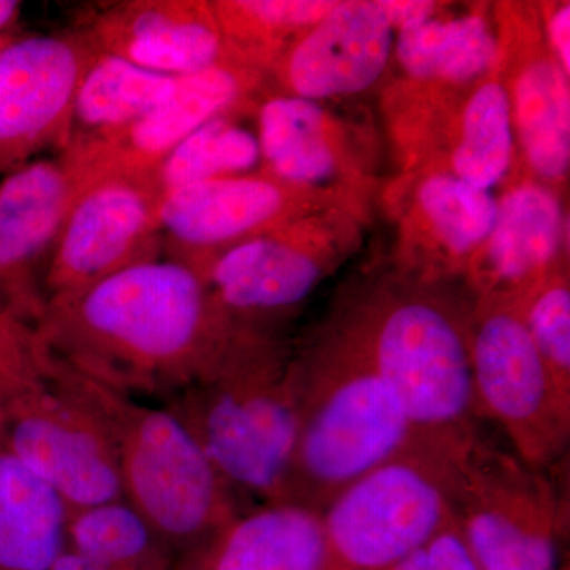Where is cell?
Listing matches in <instances>:
<instances>
[{
  "label": "cell",
  "mask_w": 570,
  "mask_h": 570,
  "mask_svg": "<svg viewBox=\"0 0 570 570\" xmlns=\"http://www.w3.org/2000/svg\"><path fill=\"white\" fill-rule=\"evenodd\" d=\"M239 322L217 303L204 276L159 257L50 303L36 330L82 376L163 403L204 376Z\"/></svg>",
  "instance_id": "1"
},
{
  "label": "cell",
  "mask_w": 570,
  "mask_h": 570,
  "mask_svg": "<svg viewBox=\"0 0 570 570\" xmlns=\"http://www.w3.org/2000/svg\"><path fill=\"white\" fill-rule=\"evenodd\" d=\"M292 362L273 337L239 322L208 371L163 401L245 499L283 502L298 433Z\"/></svg>",
  "instance_id": "2"
},
{
  "label": "cell",
  "mask_w": 570,
  "mask_h": 570,
  "mask_svg": "<svg viewBox=\"0 0 570 570\" xmlns=\"http://www.w3.org/2000/svg\"><path fill=\"white\" fill-rule=\"evenodd\" d=\"M298 433L285 502L321 510L419 441L406 412L347 336L292 362Z\"/></svg>",
  "instance_id": "3"
},
{
  "label": "cell",
  "mask_w": 570,
  "mask_h": 570,
  "mask_svg": "<svg viewBox=\"0 0 570 570\" xmlns=\"http://www.w3.org/2000/svg\"><path fill=\"white\" fill-rule=\"evenodd\" d=\"M85 381L115 439L124 499L176 558L250 509L174 412Z\"/></svg>",
  "instance_id": "4"
},
{
  "label": "cell",
  "mask_w": 570,
  "mask_h": 570,
  "mask_svg": "<svg viewBox=\"0 0 570 570\" xmlns=\"http://www.w3.org/2000/svg\"><path fill=\"white\" fill-rule=\"evenodd\" d=\"M346 336L395 392L420 439L459 442L479 430L469 330L444 306L396 296Z\"/></svg>",
  "instance_id": "5"
},
{
  "label": "cell",
  "mask_w": 570,
  "mask_h": 570,
  "mask_svg": "<svg viewBox=\"0 0 570 570\" xmlns=\"http://www.w3.org/2000/svg\"><path fill=\"white\" fill-rule=\"evenodd\" d=\"M449 502L480 570H558L564 502L551 469L530 466L478 430L453 455Z\"/></svg>",
  "instance_id": "6"
},
{
  "label": "cell",
  "mask_w": 570,
  "mask_h": 570,
  "mask_svg": "<svg viewBox=\"0 0 570 570\" xmlns=\"http://www.w3.org/2000/svg\"><path fill=\"white\" fill-rule=\"evenodd\" d=\"M464 441L419 439L322 509L337 570H389L452 520L450 471Z\"/></svg>",
  "instance_id": "7"
},
{
  "label": "cell",
  "mask_w": 570,
  "mask_h": 570,
  "mask_svg": "<svg viewBox=\"0 0 570 570\" xmlns=\"http://www.w3.org/2000/svg\"><path fill=\"white\" fill-rule=\"evenodd\" d=\"M51 355L43 376L11 412L0 441L70 510L119 501L121 472L108 420L82 374Z\"/></svg>",
  "instance_id": "8"
},
{
  "label": "cell",
  "mask_w": 570,
  "mask_h": 570,
  "mask_svg": "<svg viewBox=\"0 0 570 570\" xmlns=\"http://www.w3.org/2000/svg\"><path fill=\"white\" fill-rule=\"evenodd\" d=\"M69 175L73 198L45 276L47 306L130 266L159 258L163 250L164 195L156 175Z\"/></svg>",
  "instance_id": "9"
},
{
  "label": "cell",
  "mask_w": 570,
  "mask_h": 570,
  "mask_svg": "<svg viewBox=\"0 0 570 570\" xmlns=\"http://www.w3.org/2000/svg\"><path fill=\"white\" fill-rule=\"evenodd\" d=\"M480 417L493 420L513 452L551 469L568 453L570 396L558 387L513 305L487 307L469 330Z\"/></svg>",
  "instance_id": "10"
},
{
  "label": "cell",
  "mask_w": 570,
  "mask_h": 570,
  "mask_svg": "<svg viewBox=\"0 0 570 570\" xmlns=\"http://www.w3.org/2000/svg\"><path fill=\"white\" fill-rule=\"evenodd\" d=\"M100 50L89 31L14 41L0 51V171L66 148L78 89Z\"/></svg>",
  "instance_id": "11"
},
{
  "label": "cell",
  "mask_w": 570,
  "mask_h": 570,
  "mask_svg": "<svg viewBox=\"0 0 570 570\" xmlns=\"http://www.w3.org/2000/svg\"><path fill=\"white\" fill-rule=\"evenodd\" d=\"M71 198L61 157L31 160L0 183V316L32 326L43 317L45 276Z\"/></svg>",
  "instance_id": "12"
},
{
  "label": "cell",
  "mask_w": 570,
  "mask_h": 570,
  "mask_svg": "<svg viewBox=\"0 0 570 570\" xmlns=\"http://www.w3.org/2000/svg\"><path fill=\"white\" fill-rule=\"evenodd\" d=\"M243 88L245 75L227 61L176 77L170 92L138 121L108 137L70 142L61 154L62 163L73 175H156L167 154L187 135L234 107Z\"/></svg>",
  "instance_id": "13"
},
{
  "label": "cell",
  "mask_w": 570,
  "mask_h": 570,
  "mask_svg": "<svg viewBox=\"0 0 570 570\" xmlns=\"http://www.w3.org/2000/svg\"><path fill=\"white\" fill-rule=\"evenodd\" d=\"M283 183L243 175L167 195L160 208L167 257L205 276L220 254L265 234L288 213L292 195Z\"/></svg>",
  "instance_id": "14"
},
{
  "label": "cell",
  "mask_w": 570,
  "mask_h": 570,
  "mask_svg": "<svg viewBox=\"0 0 570 570\" xmlns=\"http://www.w3.org/2000/svg\"><path fill=\"white\" fill-rule=\"evenodd\" d=\"M89 33L100 52L170 77L225 61L213 6L197 0L119 2L92 22Z\"/></svg>",
  "instance_id": "15"
},
{
  "label": "cell",
  "mask_w": 570,
  "mask_h": 570,
  "mask_svg": "<svg viewBox=\"0 0 570 570\" xmlns=\"http://www.w3.org/2000/svg\"><path fill=\"white\" fill-rule=\"evenodd\" d=\"M393 28L379 2H337L285 59V85L307 100L365 91L381 77Z\"/></svg>",
  "instance_id": "16"
},
{
  "label": "cell",
  "mask_w": 570,
  "mask_h": 570,
  "mask_svg": "<svg viewBox=\"0 0 570 570\" xmlns=\"http://www.w3.org/2000/svg\"><path fill=\"white\" fill-rule=\"evenodd\" d=\"M174 570H337L321 510L266 502L239 513Z\"/></svg>",
  "instance_id": "17"
},
{
  "label": "cell",
  "mask_w": 570,
  "mask_h": 570,
  "mask_svg": "<svg viewBox=\"0 0 570 570\" xmlns=\"http://www.w3.org/2000/svg\"><path fill=\"white\" fill-rule=\"evenodd\" d=\"M214 298L236 318L298 305L321 277V266L298 245L257 235L220 254L205 273Z\"/></svg>",
  "instance_id": "18"
},
{
  "label": "cell",
  "mask_w": 570,
  "mask_h": 570,
  "mask_svg": "<svg viewBox=\"0 0 570 570\" xmlns=\"http://www.w3.org/2000/svg\"><path fill=\"white\" fill-rule=\"evenodd\" d=\"M70 508L0 441V570H50L69 547Z\"/></svg>",
  "instance_id": "19"
},
{
  "label": "cell",
  "mask_w": 570,
  "mask_h": 570,
  "mask_svg": "<svg viewBox=\"0 0 570 570\" xmlns=\"http://www.w3.org/2000/svg\"><path fill=\"white\" fill-rule=\"evenodd\" d=\"M175 80L170 75L99 52L78 89L67 145L121 132L153 110L174 88Z\"/></svg>",
  "instance_id": "20"
},
{
  "label": "cell",
  "mask_w": 570,
  "mask_h": 570,
  "mask_svg": "<svg viewBox=\"0 0 570 570\" xmlns=\"http://www.w3.org/2000/svg\"><path fill=\"white\" fill-rule=\"evenodd\" d=\"M561 232V209L553 195L535 186L512 190L498 206L490 235L494 275L508 283L530 279L557 254Z\"/></svg>",
  "instance_id": "21"
},
{
  "label": "cell",
  "mask_w": 570,
  "mask_h": 570,
  "mask_svg": "<svg viewBox=\"0 0 570 570\" xmlns=\"http://www.w3.org/2000/svg\"><path fill=\"white\" fill-rule=\"evenodd\" d=\"M261 156L279 181H324L335 170V154L325 137L324 112L314 100L275 97L258 112Z\"/></svg>",
  "instance_id": "22"
},
{
  "label": "cell",
  "mask_w": 570,
  "mask_h": 570,
  "mask_svg": "<svg viewBox=\"0 0 570 570\" xmlns=\"http://www.w3.org/2000/svg\"><path fill=\"white\" fill-rule=\"evenodd\" d=\"M497 41L479 17L433 18L400 28L397 58L409 73L425 80L468 81L489 69Z\"/></svg>",
  "instance_id": "23"
},
{
  "label": "cell",
  "mask_w": 570,
  "mask_h": 570,
  "mask_svg": "<svg viewBox=\"0 0 570 570\" xmlns=\"http://www.w3.org/2000/svg\"><path fill=\"white\" fill-rule=\"evenodd\" d=\"M71 550L112 570H174V551L126 501L70 510Z\"/></svg>",
  "instance_id": "24"
},
{
  "label": "cell",
  "mask_w": 570,
  "mask_h": 570,
  "mask_svg": "<svg viewBox=\"0 0 570 570\" xmlns=\"http://www.w3.org/2000/svg\"><path fill=\"white\" fill-rule=\"evenodd\" d=\"M566 71L554 62L528 67L517 82L515 111L524 153L534 170L560 178L570 160V97Z\"/></svg>",
  "instance_id": "25"
},
{
  "label": "cell",
  "mask_w": 570,
  "mask_h": 570,
  "mask_svg": "<svg viewBox=\"0 0 570 570\" xmlns=\"http://www.w3.org/2000/svg\"><path fill=\"white\" fill-rule=\"evenodd\" d=\"M257 135L219 115L176 145L156 170L164 198L184 187L234 178L261 163Z\"/></svg>",
  "instance_id": "26"
},
{
  "label": "cell",
  "mask_w": 570,
  "mask_h": 570,
  "mask_svg": "<svg viewBox=\"0 0 570 570\" xmlns=\"http://www.w3.org/2000/svg\"><path fill=\"white\" fill-rule=\"evenodd\" d=\"M512 110L508 92L498 82L482 86L469 100L461 141L453 156L460 179L490 189L512 160Z\"/></svg>",
  "instance_id": "27"
},
{
  "label": "cell",
  "mask_w": 570,
  "mask_h": 570,
  "mask_svg": "<svg viewBox=\"0 0 570 570\" xmlns=\"http://www.w3.org/2000/svg\"><path fill=\"white\" fill-rule=\"evenodd\" d=\"M420 204L445 245L459 254L490 238L497 223L498 205L489 189L472 186L459 176L426 179L420 189Z\"/></svg>",
  "instance_id": "28"
},
{
  "label": "cell",
  "mask_w": 570,
  "mask_h": 570,
  "mask_svg": "<svg viewBox=\"0 0 570 570\" xmlns=\"http://www.w3.org/2000/svg\"><path fill=\"white\" fill-rule=\"evenodd\" d=\"M540 356L566 396H570V294L564 283H550L513 305Z\"/></svg>",
  "instance_id": "29"
},
{
  "label": "cell",
  "mask_w": 570,
  "mask_h": 570,
  "mask_svg": "<svg viewBox=\"0 0 570 570\" xmlns=\"http://www.w3.org/2000/svg\"><path fill=\"white\" fill-rule=\"evenodd\" d=\"M51 356L36 326L0 316V436L18 401L43 376Z\"/></svg>",
  "instance_id": "30"
},
{
  "label": "cell",
  "mask_w": 570,
  "mask_h": 570,
  "mask_svg": "<svg viewBox=\"0 0 570 570\" xmlns=\"http://www.w3.org/2000/svg\"><path fill=\"white\" fill-rule=\"evenodd\" d=\"M389 570H480L468 543L450 520L438 534Z\"/></svg>",
  "instance_id": "31"
},
{
  "label": "cell",
  "mask_w": 570,
  "mask_h": 570,
  "mask_svg": "<svg viewBox=\"0 0 570 570\" xmlns=\"http://www.w3.org/2000/svg\"><path fill=\"white\" fill-rule=\"evenodd\" d=\"M381 3L382 10H384L385 17L389 18L390 24L403 26L411 24V22L423 20V18H430L434 10L433 2H379Z\"/></svg>",
  "instance_id": "32"
},
{
  "label": "cell",
  "mask_w": 570,
  "mask_h": 570,
  "mask_svg": "<svg viewBox=\"0 0 570 570\" xmlns=\"http://www.w3.org/2000/svg\"><path fill=\"white\" fill-rule=\"evenodd\" d=\"M570 9L569 6L561 7L553 14L550 22V36L560 55L561 67L566 73L570 70Z\"/></svg>",
  "instance_id": "33"
},
{
  "label": "cell",
  "mask_w": 570,
  "mask_h": 570,
  "mask_svg": "<svg viewBox=\"0 0 570 570\" xmlns=\"http://www.w3.org/2000/svg\"><path fill=\"white\" fill-rule=\"evenodd\" d=\"M50 570H112L107 566L100 564V562L91 560V558L85 557V554L78 553V551L71 550L67 547L66 550L59 554L58 560L52 562Z\"/></svg>",
  "instance_id": "34"
},
{
  "label": "cell",
  "mask_w": 570,
  "mask_h": 570,
  "mask_svg": "<svg viewBox=\"0 0 570 570\" xmlns=\"http://www.w3.org/2000/svg\"><path fill=\"white\" fill-rule=\"evenodd\" d=\"M20 6V2H13V0H0V31L14 21Z\"/></svg>",
  "instance_id": "35"
},
{
  "label": "cell",
  "mask_w": 570,
  "mask_h": 570,
  "mask_svg": "<svg viewBox=\"0 0 570 570\" xmlns=\"http://www.w3.org/2000/svg\"><path fill=\"white\" fill-rule=\"evenodd\" d=\"M558 570H569L568 566H566V568H560Z\"/></svg>",
  "instance_id": "36"
}]
</instances>
